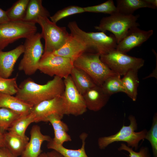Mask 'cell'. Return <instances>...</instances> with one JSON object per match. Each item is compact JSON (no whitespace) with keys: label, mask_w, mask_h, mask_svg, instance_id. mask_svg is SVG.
I'll list each match as a JSON object with an SVG mask.
<instances>
[{"label":"cell","mask_w":157,"mask_h":157,"mask_svg":"<svg viewBox=\"0 0 157 157\" xmlns=\"http://www.w3.org/2000/svg\"><path fill=\"white\" fill-rule=\"evenodd\" d=\"M64 90L63 80L58 76L42 85L28 78L18 86L15 97L33 107L43 101L61 96Z\"/></svg>","instance_id":"6da1fadb"},{"label":"cell","mask_w":157,"mask_h":157,"mask_svg":"<svg viewBox=\"0 0 157 157\" xmlns=\"http://www.w3.org/2000/svg\"><path fill=\"white\" fill-rule=\"evenodd\" d=\"M67 26L70 33L82 39L88 52L105 54L116 49L117 43L113 34L108 36L102 32H86L81 29L75 21L69 22Z\"/></svg>","instance_id":"7a4b0ae2"},{"label":"cell","mask_w":157,"mask_h":157,"mask_svg":"<svg viewBox=\"0 0 157 157\" xmlns=\"http://www.w3.org/2000/svg\"><path fill=\"white\" fill-rule=\"evenodd\" d=\"M100 55L97 53L85 52L73 62L74 67L85 72L99 86H101L108 77L117 74L102 61Z\"/></svg>","instance_id":"3957f363"},{"label":"cell","mask_w":157,"mask_h":157,"mask_svg":"<svg viewBox=\"0 0 157 157\" xmlns=\"http://www.w3.org/2000/svg\"><path fill=\"white\" fill-rule=\"evenodd\" d=\"M130 124L129 126L123 124L119 131L115 134L108 136L99 138L98 140V144L101 149H105L109 144L115 142H126L127 146L138 149L140 142L144 139L147 131L144 129L136 132L138 124L135 117L130 115L128 117Z\"/></svg>","instance_id":"277c9868"},{"label":"cell","mask_w":157,"mask_h":157,"mask_svg":"<svg viewBox=\"0 0 157 157\" xmlns=\"http://www.w3.org/2000/svg\"><path fill=\"white\" fill-rule=\"evenodd\" d=\"M40 26L45 41L44 53H52L62 47L70 36L65 27L58 26L48 17H39L36 21Z\"/></svg>","instance_id":"5b68a950"},{"label":"cell","mask_w":157,"mask_h":157,"mask_svg":"<svg viewBox=\"0 0 157 157\" xmlns=\"http://www.w3.org/2000/svg\"><path fill=\"white\" fill-rule=\"evenodd\" d=\"M139 16V15H125L117 12L102 18L99 25L94 27L100 32L112 33L118 44L130 29L140 26L137 22Z\"/></svg>","instance_id":"8992f818"},{"label":"cell","mask_w":157,"mask_h":157,"mask_svg":"<svg viewBox=\"0 0 157 157\" xmlns=\"http://www.w3.org/2000/svg\"><path fill=\"white\" fill-rule=\"evenodd\" d=\"M42 38L41 33H36L26 39L23 56L19 64L18 69L26 75H33L38 70L39 62L44 51Z\"/></svg>","instance_id":"52a82bcc"},{"label":"cell","mask_w":157,"mask_h":157,"mask_svg":"<svg viewBox=\"0 0 157 157\" xmlns=\"http://www.w3.org/2000/svg\"><path fill=\"white\" fill-rule=\"evenodd\" d=\"M35 23L24 20L9 21L0 25V51L21 38H27L36 33Z\"/></svg>","instance_id":"ba28073f"},{"label":"cell","mask_w":157,"mask_h":157,"mask_svg":"<svg viewBox=\"0 0 157 157\" xmlns=\"http://www.w3.org/2000/svg\"><path fill=\"white\" fill-rule=\"evenodd\" d=\"M100 58L111 70L121 76L131 70H138L144 63L142 58L129 56L116 49L107 54L101 55Z\"/></svg>","instance_id":"9c48e42d"},{"label":"cell","mask_w":157,"mask_h":157,"mask_svg":"<svg viewBox=\"0 0 157 157\" xmlns=\"http://www.w3.org/2000/svg\"><path fill=\"white\" fill-rule=\"evenodd\" d=\"M73 62L69 58L52 53H43L39 62L38 70L50 76L64 79L70 75Z\"/></svg>","instance_id":"30bf717a"},{"label":"cell","mask_w":157,"mask_h":157,"mask_svg":"<svg viewBox=\"0 0 157 157\" xmlns=\"http://www.w3.org/2000/svg\"><path fill=\"white\" fill-rule=\"evenodd\" d=\"M63 80L65 90L61 97L65 115L77 116L83 115L87 109L83 95L76 88L70 75Z\"/></svg>","instance_id":"8fae6325"},{"label":"cell","mask_w":157,"mask_h":157,"mask_svg":"<svg viewBox=\"0 0 157 157\" xmlns=\"http://www.w3.org/2000/svg\"><path fill=\"white\" fill-rule=\"evenodd\" d=\"M61 96L43 101L33 106L31 113L34 117L35 122H45L47 118L52 114L63 118L65 109Z\"/></svg>","instance_id":"7c38bea8"},{"label":"cell","mask_w":157,"mask_h":157,"mask_svg":"<svg viewBox=\"0 0 157 157\" xmlns=\"http://www.w3.org/2000/svg\"><path fill=\"white\" fill-rule=\"evenodd\" d=\"M153 30H141L138 27L130 29L122 39L117 44L116 49L126 53L132 49L141 45L153 34Z\"/></svg>","instance_id":"4fadbf2b"},{"label":"cell","mask_w":157,"mask_h":157,"mask_svg":"<svg viewBox=\"0 0 157 157\" xmlns=\"http://www.w3.org/2000/svg\"><path fill=\"white\" fill-rule=\"evenodd\" d=\"M87 51V47L82 39L77 35L70 33L69 38L64 45L52 53L69 58L74 62Z\"/></svg>","instance_id":"5bb4252c"},{"label":"cell","mask_w":157,"mask_h":157,"mask_svg":"<svg viewBox=\"0 0 157 157\" xmlns=\"http://www.w3.org/2000/svg\"><path fill=\"white\" fill-rule=\"evenodd\" d=\"M30 134V139L21 157H38L42 153L41 147L43 143L52 139L49 136L42 134L40 127L38 125L32 127Z\"/></svg>","instance_id":"9a60e30c"},{"label":"cell","mask_w":157,"mask_h":157,"mask_svg":"<svg viewBox=\"0 0 157 157\" xmlns=\"http://www.w3.org/2000/svg\"><path fill=\"white\" fill-rule=\"evenodd\" d=\"M24 51L22 44L8 51H0V77L8 78L11 76L16 61Z\"/></svg>","instance_id":"2e32d148"},{"label":"cell","mask_w":157,"mask_h":157,"mask_svg":"<svg viewBox=\"0 0 157 157\" xmlns=\"http://www.w3.org/2000/svg\"><path fill=\"white\" fill-rule=\"evenodd\" d=\"M83 96L87 109L94 112L99 111L104 107L110 97L101 86L97 85L89 89Z\"/></svg>","instance_id":"e0dca14e"},{"label":"cell","mask_w":157,"mask_h":157,"mask_svg":"<svg viewBox=\"0 0 157 157\" xmlns=\"http://www.w3.org/2000/svg\"><path fill=\"white\" fill-rule=\"evenodd\" d=\"M32 107L15 96L0 92V108L10 109L23 116L29 114Z\"/></svg>","instance_id":"ac0fdd59"},{"label":"cell","mask_w":157,"mask_h":157,"mask_svg":"<svg viewBox=\"0 0 157 157\" xmlns=\"http://www.w3.org/2000/svg\"><path fill=\"white\" fill-rule=\"evenodd\" d=\"M4 138L5 147L18 157L23 153L29 140L27 136L23 138L9 131L4 133Z\"/></svg>","instance_id":"d6986e66"},{"label":"cell","mask_w":157,"mask_h":157,"mask_svg":"<svg viewBox=\"0 0 157 157\" xmlns=\"http://www.w3.org/2000/svg\"><path fill=\"white\" fill-rule=\"evenodd\" d=\"M70 76L76 88L82 95L89 89L96 85L86 73L74 66Z\"/></svg>","instance_id":"ffe728a7"},{"label":"cell","mask_w":157,"mask_h":157,"mask_svg":"<svg viewBox=\"0 0 157 157\" xmlns=\"http://www.w3.org/2000/svg\"><path fill=\"white\" fill-rule=\"evenodd\" d=\"M117 13L125 15H133L136 10L142 8L156 9L148 0H117Z\"/></svg>","instance_id":"44dd1931"},{"label":"cell","mask_w":157,"mask_h":157,"mask_svg":"<svg viewBox=\"0 0 157 157\" xmlns=\"http://www.w3.org/2000/svg\"><path fill=\"white\" fill-rule=\"evenodd\" d=\"M88 134L83 133L80 135L82 142L81 147L78 149H72L66 148L63 145H58L54 143L52 141L48 142L47 147L49 149H52L60 153L64 157H88L85 150V140Z\"/></svg>","instance_id":"7402d4cb"},{"label":"cell","mask_w":157,"mask_h":157,"mask_svg":"<svg viewBox=\"0 0 157 157\" xmlns=\"http://www.w3.org/2000/svg\"><path fill=\"white\" fill-rule=\"evenodd\" d=\"M137 69L129 71L122 78L125 93L133 101H135L138 95V88L139 85Z\"/></svg>","instance_id":"603a6c76"},{"label":"cell","mask_w":157,"mask_h":157,"mask_svg":"<svg viewBox=\"0 0 157 157\" xmlns=\"http://www.w3.org/2000/svg\"><path fill=\"white\" fill-rule=\"evenodd\" d=\"M50 17L49 12L42 5V0H29L23 20L35 22L39 17Z\"/></svg>","instance_id":"cb8c5ba5"},{"label":"cell","mask_w":157,"mask_h":157,"mask_svg":"<svg viewBox=\"0 0 157 157\" xmlns=\"http://www.w3.org/2000/svg\"><path fill=\"white\" fill-rule=\"evenodd\" d=\"M101 86L104 91L110 96L118 92L125 93L121 76L117 74L108 77Z\"/></svg>","instance_id":"d4e9b609"},{"label":"cell","mask_w":157,"mask_h":157,"mask_svg":"<svg viewBox=\"0 0 157 157\" xmlns=\"http://www.w3.org/2000/svg\"><path fill=\"white\" fill-rule=\"evenodd\" d=\"M35 117L31 113L22 116L17 120L8 129V131L14 133L21 137L25 138L26 131L31 123L35 122Z\"/></svg>","instance_id":"484cf974"},{"label":"cell","mask_w":157,"mask_h":157,"mask_svg":"<svg viewBox=\"0 0 157 157\" xmlns=\"http://www.w3.org/2000/svg\"><path fill=\"white\" fill-rule=\"evenodd\" d=\"M29 0H19L6 11L10 21L23 20Z\"/></svg>","instance_id":"4316f807"},{"label":"cell","mask_w":157,"mask_h":157,"mask_svg":"<svg viewBox=\"0 0 157 157\" xmlns=\"http://www.w3.org/2000/svg\"><path fill=\"white\" fill-rule=\"evenodd\" d=\"M21 116L10 109L0 108V131L5 133Z\"/></svg>","instance_id":"83f0119b"},{"label":"cell","mask_w":157,"mask_h":157,"mask_svg":"<svg viewBox=\"0 0 157 157\" xmlns=\"http://www.w3.org/2000/svg\"><path fill=\"white\" fill-rule=\"evenodd\" d=\"M85 12L101 13L110 15L117 12L113 0H108L100 4L83 7Z\"/></svg>","instance_id":"f1b7e54d"},{"label":"cell","mask_w":157,"mask_h":157,"mask_svg":"<svg viewBox=\"0 0 157 157\" xmlns=\"http://www.w3.org/2000/svg\"><path fill=\"white\" fill-rule=\"evenodd\" d=\"M85 12L84 8L76 6H70L59 10L50 17L51 21L56 24L61 19L75 14Z\"/></svg>","instance_id":"f546056e"},{"label":"cell","mask_w":157,"mask_h":157,"mask_svg":"<svg viewBox=\"0 0 157 157\" xmlns=\"http://www.w3.org/2000/svg\"><path fill=\"white\" fill-rule=\"evenodd\" d=\"M18 89L16 77L9 78L0 77V92L13 95L16 94Z\"/></svg>","instance_id":"4dcf8cb0"},{"label":"cell","mask_w":157,"mask_h":157,"mask_svg":"<svg viewBox=\"0 0 157 157\" xmlns=\"http://www.w3.org/2000/svg\"><path fill=\"white\" fill-rule=\"evenodd\" d=\"M145 139L150 142L154 157H157V115L155 114L153 117L151 129L147 131Z\"/></svg>","instance_id":"1f68e13d"},{"label":"cell","mask_w":157,"mask_h":157,"mask_svg":"<svg viewBox=\"0 0 157 157\" xmlns=\"http://www.w3.org/2000/svg\"><path fill=\"white\" fill-rule=\"evenodd\" d=\"M63 118L56 114H52L48 117L45 122H49L51 124L54 131L63 130L67 132L69 128L67 125L61 120Z\"/></svg>","instance_id":"d6a6232c"},{"label":"cell","mask_w":157,"mask_h":157,"mask_svg":"<svg viewBox=\"0 0 157 157\" xmlns=\"http://www.w3.org/2000/svg\"><path fill=\"white\" fill-rule=\"evenodd\" d=\"M119 151L124 150L129 153V157H150L148 149L146 147H142L138 152L134 151L132 148L127 146L124 143H121L118 149Z\"/></svg>","instance_id":"836d02e7"},{"label":"cell","mask_w":157,"mask_h":157,"mask_svg":"<svg viewBox=\"0 0 157 157\" xmlns=\"http://www.w3.org/2000/svg\"><path fill=\"white\" fill-rule=\"evenodd\" d=\"M54 132V136L52 141L56 144L63 145L64 142L72 140L70 136L65 131L57 130Z\"/></svg>","instance_id":"e575fe53"},{"label":"cell","mask_w":157,"mask_h":157,"mask_svg":"<svg viewBox=\"0 0 157 157\" xmlns=\"http://www.w3.org/2000/svg\"><path fill=\"white\" fill-rule=\"evenodd\" d=\"M0 157H19L12 153L5 147H0Z\"/></svg>","instance_id":"d590c367"},{"label":"cell","mask_w":157,"mask_h":157,"mask_svg":"<svg viewBox=\"0 0 157 157\" xmlns=\"http://www.w3.org/2000/svg\"><path fill=\"white\" fill-rule=\"evenodd\" d=\"M10 21L8 17L6 11L0 8V25Z\"/></svg>","instance_id":"8d00e7d4"},{"label":"cell","mask_w":157,"mask_h":157,"mask_svg":"<svg viewBox=\"0 0 157 157\" xmlns=\"http://www.w3.org/2000/svg\"><path fill=\"white\" fill-rule=\"evenodd\" d=\"M47 153L48 157H64L59 152L53 150Z\"/></svg>","instance_id":"74e56055"},{"label":"cell","mask_w":157,"mask_h":157,"mask_svg":"<svg viewBox=\"0 0 157 157\" xmlns=\"http://www.w3.org/2000/svg\"><path fill=\"white\" fill-rule=\"evenodd\" d=\"M4 133L0 131V147H5L4 138Z\"/></svg>","instance_id":"f35d334b"},{"label":"cell","mask_w":157,"mask_h":157,"mask_svg":"<svg viewBox=\"0 0 157 157\" xmlns=\"http://www.w3.org/2000/svg\"><path fill=\"white\" fill-rule=\"evenodd\" d=\"M148 1L152 6L156 8L157 7V0H148Z\"/></svg>","instance_id":"ab89813d"},{"label":"cell","mask_w":157,"mask_h":157,"mask_svg":"<svg viewBox=\"0 0 157 157\" xmlns=\"http://www.w3.org/2000/svg\"><path fill=\"white\" fill-rule=\"evenodd\" d=\"M38 157H48L47 153L45 152L42 153Z\"/></svg>","instance_id":"60d3db41"}]
</instances>
